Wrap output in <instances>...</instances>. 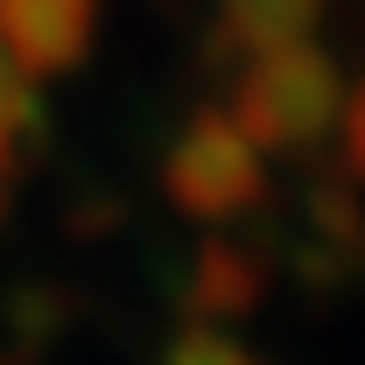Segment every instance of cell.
<instances>
[{
  "label": "cell",
  "mask_w": 365,
  "mask_h": 365,
  "mask_svg": "<svg viewBox=\"0 0 365 365\" xmlns=\"http://www.w3.org/2000/svg\"><path fill=\"white\" fill-rule=\"evenodd\" d=\"M43 134V106H36V78L14 71V56L0 49V169L21 162V148Z\"/></svg>",
  "instance_id": "7a4b0ae2"
},
{
  "label": "cell",
  "mask_w": 365,
  "mask_h": 365,
  "mask_svg": "<svg viewBox=\"0 0 365 365\" xmlns=\"http://www.w3.org/2000/svg\"><path fill=\"white\" fill-rule=\"evenodd\" d=\"M98 0H0V49L14 56L21 78H56L71 71L91 43Z\"/></svg>",
  "instance_id": "6da1fadb"
}]
</instances>
